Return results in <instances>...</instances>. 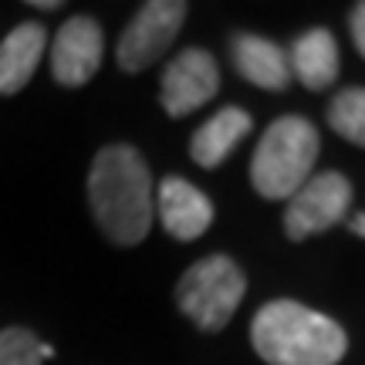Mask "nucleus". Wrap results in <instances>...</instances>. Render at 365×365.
<instances>
[{"instance_id":"nucleus-10","label":"nucleus","mask_w":365,"mask_h":365,"mask_svg":"<svg viewBox=\"0 0 365 365\" xmlns=\"http://www.w3.org/2000/svg\"><path fill=\"white\" fill-rule=\"evenodd\" d=\"M230 61L240 78L264 91H284L291 85V65H287L284 48L261 34L237 31L230 38Z\"/></svg>"},{"instance_id":"nucleus-13","label":"nucleus","mask_w":365,"mask_h":365,"mask_svg":"<svg viewBox=\"0 0 365 365\" xmlns=\"http://www.w3.org/2000/svg\"><path fill=\"white\" fill-rule=\"evenodd\" d=\"M44 44H48V31L38 21L17 24L0 41V95H17L34 78Z\"/></svg>"},{"instance_id":"nucleus-17","label":"nucleus","mask_w":365,"mask_h":365,"mask_svg":"<svg viewBox=\"0 0 365 365\" xmlns=\"http://www.w3.org/2000/svg\"><path fill=\"white\" fill-rule=\"evenodd\" d=\"M349 230H352L355 237H365V213H355L352 220H349Z\"/></svg>"},{"instance_id":"nucleus-5","label":"nucleus","mask_w":365,"mask_h":365,"mask_svg":"<svg viewBox=\"0 0 365 365\" xmlns=\"http://www.w3.org/2000/svg\"><path fill=\"white\" fill-rule=\"evenodd\" d=\"M186 11L190 7L182 0H149V4H143L115 44L118 68L129 71V75H139L149 65H156L173 48V41H176L182 21H186Z\"/></svg>"},{"instance_id":"nucleus-16","label":"nucleus","mask_w":365,"mask_h":365,"mask_svg":"<svg viewBox=\"0 0 365 365\" xmlns=\"http://www.w3.org/2000/svg\"><path fill=\"white\" fill-rule=\"evenodd\" d=\"M349 31H352L355 51L365 58V0H362V4H355L352 14H349Z\"/></svg>"},{"instance_id":"nucleus-14","label":"nucleus","mask_w":365,"mask_h":365,"mask_svg":"<svg viewBox=\"0 0 365 365\" xmlns=\"http://www.w3.org/2000/svg\"><path fill=\"white\" fill-rule=\"evenodd\" d=\"M328 125L345 143L365 149V88H341L328 105Z\"/></svg>"},{"instance_id":"nucleus-12","label":"nucleus","mask_w":365,"mask_h":365,"mask_svg":"<svg viewBox=\"0 0 365 365\" xmlns=\"http://www.w3.org/2000/svg\"><path fill=\"white\" fill-rule=\"evenodd\" d=\"M287 65L291 75L312 91H325L339 81L341 71V54H339V41L328 27H312L304 31L287 54Z\"/></svg>"},{"instance_id":"nucleus-1","label":"nucleus","mask_w":365,"mask_h":365,"mask_svg":"<svg viewBox=\"0 0 365 365\" xmlns=\"http://www.w3.org/2000/svg\"><path fill=\"white\" fill-rule=\"evenodd\" d=\"M88 207L112 244L135 247L153 227V176L143 153L129 143L98 149L88 170Z\"/></svg>"},{"instance_id":"nucleus-4","label":"nucleus","mask_w":365,"mask_h":365,"mask_svg":"<svg viewBox=\"0 0 365 365\" xmlns=\"http://www.w3.org/2000/svg\"><path fill=\"white\" fill-rule=\"evenodd\" d=\"M244 294H247V277L240 264L227 254H210L203 261L190 264L173 291L176 308L207 335H217L230 325Z\"/></svg>"},{"instance_id":"nucleus-15","label":"nucleus","mask_w":365,"mask_h":365,"mask_svg":"<svg viewBox=\"0 0 365 365\" xmlns=\"http://www.w3.org/2000/svg\"><path fill=\"white\" fill-rule=\"evenodd\" d=\"M54 349L31 331V328H4L0 331V365H41L51 359Z\"/></svg>"},{"instance_id":"nucleus-2","label":"nucleus","mask_w":365,"mask_h":365,"mask_svg":"<svg viewBox=\"0 0 365 365\" xmlns=\"http://www.w3.org/2000/svg\"><path fill=\"white\" fill-rule=\"evenodd\" d=\"M250 345L267 365H339L349 352V335L335 318L277 298L250 318Z\"/></svg>"},{"instance_id":"nucleus-8","label":"nucleus","mask_w":365,"mask_h":365,"mask_svg":"<svg viewBox=\"0 0 365 365\" xmlns=\"http://www.w3.org/2000/svg\"><path fill=\"white\" fill-rule=\"evenodd\" d=\"M102 54H105L102 24H98L95 17H85V14L68 17L51 41L54 81L65 85V88L88 85V81L98 75V68H102Z\"/></svg>"},{"instance_id":"nucleus-6","label":"nucleus","mask_w":365,"mask_h":365,"mask_svg":"<svg viewBox=\"0 0 365 365\" xmlns=\"http://www.w3.org/2000/svg\"><path fill=\"white\" fill-rule=\"evenodd\" d=\"M352 207V182L349 176L328 170V173H314L312 180L301 186L298 193L287 200L284 210V234L287 240H308L339 227L345 220V213Z\"/></svg>"},{"instance_id":"nucleus-3","label":"nucleus","mask_w":365,"mask_h":365,"mask_svg":"<svg viewBox=\"0 0 365 365\" xmlns=\"http://www.w3.org/2000/svg\"><path fill=\"white\" fill-rule=\"evenodd\" d=\"M322 135L304 115L274 118L250 159V186L264 200H291L314 176Z\"/></svg>"},{"instance_id":"nucleus-18","label":"nucleus","mask_w":365,"mask_h":365,"mask_svg":"<svg viewBox=\"0 0 365 365\" xmlns=\"http://www.w3.org/2000/svg\"><path fill=\"white\" fill-rule=\"evenodd\" d=\"M31 7H38V11H58L61 4L58 0H31Z\"/></svg>"},{"instance_id":"nucleus-9","label":"nucleus","mask_w":365,"mask_h":365,"mask_svg":"<svg viewBox=\"0 0 365 365\" xmlns=\"http://www.w3.org/2000/svg\"><path fill=\"white\" fill-rule=\"evenodd\" d=\"M153 203H156V213L163 220V230L173 240H182V244L203 237L210 230V223H213L210 196L190 180H182V176H166L159 182Z\"/></svg>"},{"instance_id":"nucleus-7","label":"nucleus","mask_w":365,"mask_h":365,"mask_svg":"<svg viewBox=\"0 0 365 365\" xmlns=\"http://www.w3.org/2000/svg\"><path fill=\"white\" fill-rule=\"evenodd\" d=\"M220 91V65L203 48H182L159 81V105L170 118H186Z\"/></svg>"},{"instance_id":"nucleus-11","label":"nucleus","mask_w":365,"mask_h":365,"mask_svg":"<svg viewBox=\"0 0 365 365\" xmlns=\"http://www.w3.org/2000/svg\"><path fill=\"white\" fill-rule=\"evenodd\" d=\"M254 129V122L244 108L227 105L217 115H210L190 139V159L200 170H220L227 159L237 153V145L244 143Z\"/></svg>"}]
</instances>
